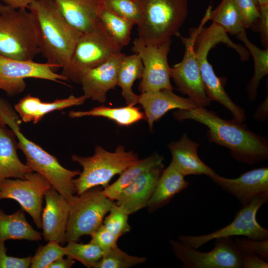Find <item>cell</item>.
<instances>
[{
    "label": "cell",
    "instance_id": "obj_29",
    "mask_svg": "<svg viewBox=\"0 0 268 268\" xmlns=\"http://www.w3.org/2000/svg\"><path fill=\"white\" fill-rule=\"evenodd\" d=\"M143 65L140 56L137 54L124 57L118 70L117 86L122 90V95L127 105L138 104L139 95L135 94L132 87L135 81L140 79Z\"/></svg>",
    "mask_w": 268,
    "mask_h": 268
},
{
    "label": "cell",
    "instance_id": "obj_32",
    "mask_svg": "<svg viewBox=\"0 0 268 268\" xmlns=\"http://www.w3.org/2000/svg\"><path fill=\"white\" fill-rule=\"evenodd\" d=\"M209 20L231 35H237L246 29L234 0H222L214 10H211Z\"/></svg>",
    "mask_w": 268,
    "mask_h": 268
},
{
    "label": "cell",
    "instance_id": "obj_38",
    "mask_svg": "<svg viewBox=\"0 0 268 268\" xmlns=\"http://www.w3.org/2000/svg\"><path fill=\"white\" fill-rule=\"evenodd\" d=\"M242 22L246 28L256 30L261 14L256 0H234Z\"/></svg>",
    "mask_w": 268,
    "mask_h": 268
},
{
    "label": "cell",
    "instance_id": "obj_43",
    "mask_svg": "<svg viewBox=\"0 0 268 268\" xmlns=\"http://www.w3.org/2000/svg\"><path fill=\"white\" fill-rule=\"evenodd\" d=\"M260 10L261 16L255 31L260 33L262 43L266 49L268 47V8Z\"/></svg>",
    "mask_w": 268,
    "mask_h": 268
},
{
    "label": "cell",
    "instance_id": "obj_1",
    "mask_svg": "<svg viewBox=\"0 0 268 268\" xmlns=\"http://www.w3.org/2000/svg\"><path fill=\"white\" fill-rule=\"evenodd\" d=\"M173 116L178 121L193 120L205 126L209 141L228 148L240 162L253 164L268 158L266 139L241 123L223 119L204 107L178 110L174 112Z\"/></svg>",
    "mask_w": 268,
    "mask_h": 268
},
{
    "label": "cell",
    "instance_id": "obj_14",
    "mask_svg": "<svg viewBox=\"0 0 268 268\" xmlns=\"http://www.w3.org/2000/svg\"><path fill=\"white\" fill-rule=\"evenodd\" d=\"M133 43L132 51L140 56L143 65L139 91L143 93L165 89L173 90L171 67L168 62L171 39L159 45H145L137 38Z\"/></svg>",
    "mask_w": 268,
    "mask_h": 268
},
{
    "label": "cell",
    "instance_id": "obj_12",
    "mask_svg": "<svg viewBox=\"0 0 268 268\" xmlns=\"http://www.w3.org/2000/svg\"><path fill=\"white\" fill-rule=\"evenodd\" d=\"M172 251L185 268H241V253L232 237L215 239L214 248L204 252L180 241L169 240Z\"/></svg>",
    "mask_w": 268,
    "mask_h": 268
},
{
    "label": "cell",
    "instance_id": "obj_2",
    "mask_svg": "<svg viewBox=\"0 0 268 268\" xmlns=\"http://www.w3.org/2000/svg\"><path fill=\"white\" fill-rule=\"evenodd\" d=\"M27 9L35 19L40 53L46 63L64 68L82 33L65 20L51 0H34Z\"/></svg>",
    "mask_w": 268,
    "mask_h": 268
},
{
    "label": "cell",
    "instance_id": "obj_30",
    "mask_svg": "<svg viewBox=\"0 0 268 268\" xmlns=\"http://www.w3.org/2000/svg\"><path fill=\"white\" fill-rule=\"evenodd\" d=\"M68 116L71 118L85 116L101 117L112 120L119 126L125 127L145 119L144 113L138 108L127 105L117 108L100 106L87 111H71Z\"/></svg>",
    "mask_w": 268,
    "mask_h": 268
},
{
    "label": "cell",
    "instance_id": "obj_35",
    "mask_svg": "<svg viewBox=\"0 0 268 268\" xmlns=\"http://www.w3.org/2000/svg\"><path fill=\"white\" fill-rule=\"evenodd\" d=\"M102 5L116 14L137 25L141 20L142 9L138 0H101Z\"/></svg>",
    "mask_w": 268,
    "mask_h": 268
},
{
    "label": "cell",
    "instance_id": "obj_7",
    "mask_svg": "<svg viewBox=\"0 0 268 268\" xmlns=\"http://www.w3.org/2000/svg\"><path fill=\"white\" fill-rule=\"evenodd\" d=\"M226 41L227 37L223 31L214 25H210L203 27L199 33L195 41L194 50L207 96L228 109L234 121L242 123L246 119L244 111L228 96L221 79L216 76L207 59L208 53L212 48Z\"/></svg>",
    "mask_w": 268,
    "mask_h": 268
},
{
    "label": "cell",
    "instance_id": "obj_36",
    "mask_svg": "<svg viewBox=\"0 0 268 268\" xmlns=\"http://www.w3.org/2000/svg\"><path fill=\"white\" fill-rule=\"evenodd\" d=\"M65 256V247L56 241H50L45 246H40L32 257L31 268H48L55 260Z\"/></svg>",
    "mask_w": 268,
    "mask_h": 268
},
{
    "label": "cell",
    "instance_id": "obj_10",
    "mask_svg": "<svg viewBox=\"0 0 268 268\" xmlns=\"http://www.w3.org/2000/svg\"><path fill=\"white\" fill-rule=\"evenodd\" d=\"M208 20L209 16L205 14L199 26L190 29L189 37H183L180 33L177 36L184 45L185 51L182 60L171 67V78L178 91L187 95L198 107L205 108L211 101L206 94L194 50L196 38Z\"/></svg>",
    "mask_w": 268,
    "mask_h": 268
},
{
    "label": "cell",
    "instance_id": "obj_39",
    "mask_svg": "<svg viewBox=\"0 0 268 268\" xmlns=\"http://www.w3.org/2000/svg\"><path fill=\"white\" fill-rule=\"evenodd\" d=\"M234 242L242 253L256 255L266 261L268 260V239L253 240L235 236Z\"/></svg>",
    "mask_w": 268,
    "mask_h": 268
},
{
    "label": "cell",
    "instance_id": "obj_16",
    "mask_svg": "<svg viewBox=\"0 0 268 268\" xmlns=\"http://www.w3.org/2000/svg\"><path fill=\"white\" fill-rule=\"evenodd\" d=\"M223 190L233 196L242 206L260 197H268V168H256L236 178H227L217 174L210 177Z\"/></svg>",
    "mask_w": 268,
    "mask_h": 268
},
{
    "label": "cell",
    "instance_id": "obj_18",
    "mask_svg": "<svg viewBox=\"0 0 268 268\" xmlns=\"http://www.w3.org/2000/svg\"><path fill=\"white\" fill-rule=\"evenodd\" d=\"M41 214L42 234L45 241L65 243L69 204L68 200L52 187L44 196Z\"/></svg>",
    "mask_w": 268,
    "mask_h": 268
},
{
    "label": "cell",
    "instance_id": "obj_24",
    "mask_svg": "<svg viewBox=\"0 0 268 268\" xmlns=\"http://www.w3.org/2000/svg\"><path fill=\"white\" fill-rule=\"evenodd\" d=\"M17 141L11 129L0 123V181L6 179H24L32 170L19 159Z\"/></svg>",
    "mask_w": 268,
    "mask_h": 268
},
{
    "label": "cell",
    "instance_id": "obj_40",
    "mask_svg": "<svg viewBox=\"0 0 268 268\" xmlns=\"http://www.w3.org/2000/svg\"><path fill=\"white\" fill-rule=\"evenodd\" d=\"M90 236V242L97 245L104 252L117 246L119 238L109 231L103 224Z\"/></svg>",
    "mask_w": 268,
    "mask_h": 268
},
{
    "label": "cell",
    "instance_id": "obj_8",
    "mask_svg": "<svg viewBox=\"0 0 268 268\" xmlns=\"http://www.w3.org/2000/svg\"><path fill=\"white\" fill-rule=\"evenodd\" d=\"M69 214L65 243L77 241L84 235H91L102 224L114 202L97 187L73 196L68 201Z\"/></svg>",
    "mask_w": 268,
    "mask_h": 268
},
{
    "label": "cell",
    "instance_id": "obj_22",
    "mask_svg": "<svg viewBox=\"0 0 268 268\" xmlns=\"http://www.w3.org/2000/svg\"><path fill=\"white\" fill-rule=\"evenodd\" d=\"M199 144L189 138L186 134L180 139L170 142L169 147L172 155V162L185 176L205 175L211 177L216 173L206 165L197 153Z\"/></svg>",
    "mask_w": 268,
    "mask_h": 268
},
{
    "label": "cell",
    "instance_id": "obj_21",
    "mask_svg": "<svg viewBox=\"0 0 268 268\" xmlns=\"http://www.w3.org/2000/svg\"><path fill=\"white\" fill-rule=\"evenodd\" d=\"M86 99L83 95L79 97L70 95L52 102H43L38 97L28 94L21 98L14 109L22 122L36 124L51 112L82 105Z\"/></svg>",
    "mask_w": 268,
    "mask_h": 268
},
{
    "label": "cell",
    "instance_id": "obj_31",
    "mask_svg": "<svg viewBox=\"0 0 268 268\" xmlns=\"http://www.w3.org/2000/svg\"><path fill=\"white\" fill-rule=\"evenodd\" d=\"M236 37L245 44L254 60V73L247 87L249 98L254 100L261 80L268 74V49L262 50L253 44L248 39L246 31Z\"/></svg>",
    "mask_w": 268,
    "mask_h": 268
},
{
    "label": "cell",
    "instance_id": "obj_9",
    "mask_svg": "<svg viewBox=\"0 0 268 268\" xmlns=\"http://www.w3.org/2000/svg\"><path fill=\"white\" fill-rule=\"evenodd\" d=\"M121 50L97 24L96 28L82 33L61 74L68 81L80 84L85 71L100 65Z\"/></svg>",
    "mask_w": 268,
    "mask_h": 268
},
{
    "label": "cell",
    "instance_id": "obj_26",
    "mask_svg": "<svg viewBox=\"0 0 268 268\" xmlns=\"http://www.w3.org/2000/svg\"><path fill=\"white\" fill-rule=\"evenodd\" d=\"M42 235L26 220L23 210L7 214L0 209V242L8 240L38 241Z\"/></svg>",
    "mask_w": 268,
    "mask_h": 268
},
{
    "label": "cell",
    "instance_id": "obj_46",
    "mask_svg": "<svg viewBox=\"0 0 268 268\" xmlns=\"http://www.w3.org/2000/svg\"><path fill=\"white\" fill-rule=\"evenodd\" d=\"M258 2L260 9L268 8V0H256Z\"/></svg>",
    "mask_w": 268,
    "mask_h": 268
},
{
    "label": "cell",
    "instance_id": "obj_28",
    "mask_svg": "<svg viewBox=\"0 0 268 268\" xmlns=\"http://www.w3.org/2000/svg\"><path fill=\"white\" fill-rule=\"evenodd\" d=\"M163 157L157 153L139 159L122 172L113 183L102 189L103 194L109 199L115 201L125 188L142 174L163 164Z\"/></svg>",
    "mask_w": 268,
    "mask_h": 268
},
{
    "label": "cell",
    "instance_id": "obj_25",
    "mask_svg": "<svg viewBox=\"0 0 268 268\" xmlns=\"http://www.w3.org/2000/svg\"><path fill=\"white\" fill-rule=\"evenodd\" d=\"M182 174L170 162L163 169L148 202L147 207L149 211H154L168 204L170 201L189 184Z\"/></svg>",
    "mask_w": 268,
    "mask_h": 268
},
{
    "label": "cell",
    "instance_id": "obj_5",
    "mask_svg": "<svg viewBox=\"0 0 268 268\" xmlns=\"http://www.w3.org/2000/svg\"><path fill=\"white\" fill-rule=\"evenodd\" d=\"M142 17L137 25L138 39L147 45H159L177 36L188 13V0H138Z\"/></svg>",
    "mask_w": 268,
    "mask_h": 268
},
{
    "label": "cell",
    "instance_id": "obj_27",
    "mask_svg": "<svg viewBox=\"0 0 268 268\" xmlns=\"http://www.w3.org/2000/svg\"><path fill=\"white\" fill-rule=\"evenodd\" d=\"M97 24L120 50L129 44L131 30L135 25L133 22L117 15L102 5L98 11Z\"/></svg>",
    "mask_w": 268,
    "mask_h": 268
},
{
    "label": "cell",
    "instance_id": "obj_20",
    "mask_svg": "<svg viewBox=\"0 0 268 268\" xmlns=\"http://www.w3.org/2000/svg\"><path fill=\"white\" fill-rule=\"evenodd\" d=\"M163 169L162 164L139 176L120 193L115 203L129 215L146 207Z\"/></svg>",
    "mask_w": 268,
    "mask_h": 268
},
{
    "label": "cell",
    "instance_id": "obj_19",
    "mask_svg": "<svg viewBox=\"0 0 268 268\" xmlns=\"http://www.w3.org/2000/svg\"><path fill=\"white\" fill-rule=\"evenodd\" d=\"M138 104L144 110L145 119L150 130L153 125L168 111L177 109L189 110L198 107L190 98H185L175 94L173 90L162 89L156 91L141 93Z\"/></svg>",
    "mask_w": 268,
    "mask_h": 268
},
{
    "label": "cell",
    "instance_id": "obj_17",
    "mask_svg": "<svg viewBox=\"0 0 268 268\" xmlns=\"http://www.w3.org/2000/svg\"><path fill=\"white\" fill-rule=\"evenodd\" d=\"M125 55L121 52L116 54L103 64L83 73L80 84L86 99L100 103L106 101L107 92L117 86L119 67Z\"/></svg>",
    "mask_w": 268,
    "mask_h": 268
},
{
    "label": "cell",
    "instance_id": "obj_34",
    "mask_svg": "<svg viewBox=\"0 0 268 268\" xmlns=\"http://www.w3.org/2000/svg\"><path fill=\"white\" fill-rule=\"evenodd\" d=\"M147 258L130 255L117 246L105 251L94 268H130L144 263Z\"/></svg>",
    "mask_w": 268,
    "mask_h": 268
},
{
    "label": "cell",
    "instance_id": "obj_6",
    "mask_svg": "<svg viewBox=\"0 0 268 268\" xmlns=\"http://www.w3.org/2000/svg\"><path fill=\"white\" fill-rule=\"evenodd\" d=\"M71 160L82 167L78 177L73 179L76 193L79 195L94 187H107L113 177L120 175L139 158L137 153L126 151L123 145L118 146L113 152L96 146L93 155L84 157L73 154Z\"/></svg>",
    "mask_w": 268,
    "mask_h": 268
},
{
    "label": "cell",
    "instance_id": "obj_23",
    "mask_svg": "<svg viewBox=\"0 0 268 268\" xmlns=\"http://www.w3.org/2000/svg\"><path fill=\"white\" fill-rule=\"evenodd\" d=\"M65 20L84 33L97 26V13L101 0H51Z\"/></svg>",
    "mask_w": 268,
    "mask_h": 268
},
{
    "label": "cell",
    "instance_id": "obj_13",
    "mask_svg": "<svg viewBox=\"0 0 268 268\" xmlns=\"http://www.w3.org/2000/svg\"><path fill=\"white\" fill-rule=\"evenodd\" d=\"M49 181L36 172L24 179H6L0 181V200L12 199L32 218L39 229L42 228V204L46 192L52 187Z\"/></svg>",
    "mask_w": 268,
    "mask_h": 268
},
{
    "label": "cell",
    "instance_id": "obj_42",
    "mask_svg": "<svg viewBox=\"0 0 268 268\" xmlns=\"http://www.w3.org/2000/svg\"><path fill=\"white\" fill-rule=\"evenodd\" d=\"M241 268H268V263L258 255L241 253Z\"/></svg>",
    "mask_w": 268,
    "mask_h": 268
},
{
    "label": "cell",
    "instance_id": "obj_37",
    "mask_svg": "<svg viewBox=\"0 0 268 268\" xmlns=\"http://www.w3.org/2000/svg\"><path fill=\"white\" fill-rule=\"evenodd\" d=\"M109 214L104 217L103 224L119 238L131 230L128 221L129 214L114 202Z\"/></svg>",
    "mask_w": 268,
    "mask_h": 268
},
{
    "label": "cell",
    "instance_id": "obj_44",
    "mask_svg": "<svg viewBox=\"0 0 268 268\" xmlns=\"http://www.w3.org/2000/svg\"><path fill=\"white\" fill-rule=\"evenodd\" d=\"M75 263V260L67 257L66 259L63 257L58 259L52 263L48 268H70Z\"/></svg>",
    "mask_w": 268,
    "mask_h": 268
},
{
    "label": "cell",
    "instance_id": "obj_11",
    "mask_svg": "<svg viewBox=\"0 0 268 268\" xmlns=\"http://www.w3.org/2000/svg\"><path fill=\"white\" fill-rule=\"evenodd\" d=\"M268 201V197H260L242 206L233 221L228 225L211 233L201 235H181L178 240L183 244L199 249L210 241L221 238L245 236L253 240L268 239V230L257 221L256 215L260 208Z\"/></svg>",
    "mask_w": 268,
    "mask_h": 268
},
{
    "label": "cell",
    "instance_id": "obj_3",
    "mask_svg": "<svg viewBox=\"0 0 268 268\" xmlns=\"http://www.w3.org/2000/svg\"><path fill=\"white\" fill-rule=\"evenodd\" d=\"M21 122L14 109L6 100L0 97V123L8 126L14 133L18 148L23 153L26 164L33 172L45 177L53 188L69 201L76 193L74 178L78 176L80 171L65 168L56 157L27 138L21 132Z\"/></svg>",
    "mask_w": 268,
    "mask_h": 268
},
{
    "label": "cell",
    "instance_id": "obj_33",
    "mask_svg": "<svg viewBox=\"0 0 268 268\" xmlns=\"http://www.w3.org/2000/svg\"><path fill=\"white\" fill-rule=\"evenodd\" d=\"M65 249V256L67 258L77 261L88 268H94L105 252L91 242L81 244L77 241H69Z\"/></svg>",
    "mask_w": 268,
    "mask_h": 268
},
{
    "label": "cell",
    "instance_id": "obj_4",
    "mask_svg": "<svg viewBox=\"0 0 268 268\" xmlns=\"http://www.w3.org/2000/svg\"><path fill=\"white\" fill-rule=\"evenodd\" d=\"M0 55L33 61L40 53L38 31L33 14L26 8L0 5Z\"/></svg>",
    "mask_w": 268,
    "mask_h": 268
},
{
    "label": "cell",
    "instance_id": "obj_41",
    "mask_svg": "<svg viewBox=\"0 0 268 268\" xmlns=\"http://www.w3.org/2000/svg\"><path fill=\"white\" fill-rule=\"evenodd\" d=\"M4 242H0V268H28L30 267L32 257L17 258L9 256Z\"/></svg>",
    "mask_w": 268,
    "mask_h": 268
},
{
    "label": "cell",
    "instance_id": "obj_45",
    "mask_svg": "<svg viewBox=\"0 0 268 268\" xmlns=\"http://www.w3.org/2000/svg\"><path fill=\"white\" fill-rule=\"evenodd\" d=\"M34 0H0L3 1L5 5L9 7L18 9L20 8H27L28 6Z\"/></svg>",
    "mask_w": 268,
    "mask_h": 268
},
{
    "label": "cell",
    "instance_id": "obj_15",
    "mask_svg": "<svg viewBox=\"0 0 268 268\" xmlns=\"http://www.w3.org/2000/svg\"><path fill=\"white\" fill-rule=\"evenodd\" d=\"M52 64L34 61H21L0 55V90L9 97L20 94L25 89V79L34 78L67 85L68 80L62 74L55 72Z\"/></svg>",
    "mask_w": 268,
    "mask_h": 268
},
{
    "label": "cell",
    "instance_id": "obj_47",
    "mask_svg": "<svg viewBox=\"0 0 268 268\" xmlns=\"http://www.w3.org/2000/svg\"><path fill=\"white\" fill-rule=\"evenodd\" d=\"M0 4H1V3H0Z\"/></svg>",
    "mask_w": 268,
    "mask_h": 268
}]
</instances>
